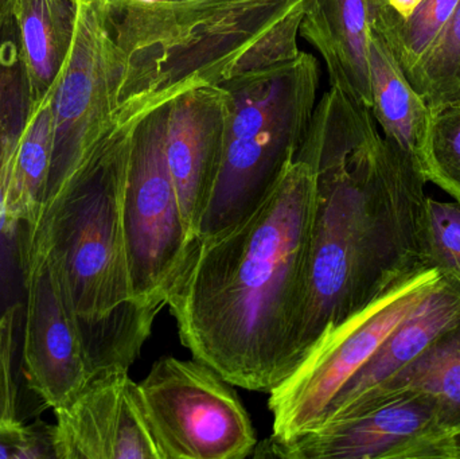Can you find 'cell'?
I'll return each instance as SVG.
<instances>
[{"mask_svg":"<svg viewBox=\"0 0 460 459\" xmlns=\"http://www.w3.org/2000/svg\"><path fill=\"white\" fill-rule=\"evenodd\" d=\"M296 158L315 172L316 207L295 369L324 333L429 267V181L386 145L370 108L330 86L316 102Z\"/></svg>","mask_w":460,"mask_h":459,"instance_id":"6da1fadb","label":"cell"},{"mask_svg":"<svg viewBox=\"0 0 460 459\" xmlns=\"http://www.w3.org/2000/svg\"><path fill=\"white\" fill-rule=\"evenodd\" d=\"M315 207V172L295 156L251 215L194 243L172 288L183 347L235 387L270 393L295 371Z\"/></svg>","mask_w":460,"mask_h":459,"instance_id":"7a4b0ae2","label":"cell"},{"mask_svg":"<svg viewBox=\"0 0 460 459\" xmlns=\"http://www.w3.org/2000/svg\"><path fill=\"white\" fill-rule=\"evenodd\" d=\"M314 0H102L123 62L119 118L132 126L185 92L299 56Z\"/></svg>","mask_w":460,"mask_h":459,"instance_id":"3957f363","label":"cell"},{"mask_svg":"<svg viewBox=\"0 0 460 459\" xmlns=\"http://www.w3.org/2000/svg\"><path fill=\"white\" fill-rule=\"evenodd\" d=\"M135 124L119 129L81 167L45 207L26 244L40 240L50 248L94 375L129 371L156 318L135 298L124 234V185Z\"/></svg>","mask_w":460,"mask_h":459,"instance_id":"277c9868","label":"cell"},{"mask_svg":"<svg viewBox=\"0 0 460 459\" xmlns=\"http://www.w3.org/2000/svg\"><path fill=\"white\" fill-rule=\"evenodd\" d=\"M167 119L164 104L135 124L123 196L135 298L156 315L169 302L194 245L167 163Z\"/></svg>","mask_w":460,"mask_h":459,"instance_id":"5b68a950","label":"cell"},{"mask_svg":"<svg viewBox=\"0 0 460 459\" xmlns=\"http://www.w3.org/2000/svg\"><path fill=\"white\" fill-rule=\"evenodd\" d=\"M75 40L53 92V158L45 207L123 128V62L102 0H75ZM43 207V210H45Z\"/></svg>","mask_w":460,"mask_h":459,"instance_id":"8992f818","label":"cell"},{"mask_svg":"<svg viewBox=\"0 0 460 459\" xmlns=\"http://www.w3.org/2000/svg\"><path fill=\"white\" fill-rule=\"evenodd\" d=\"M445 275L437 267L418 269L324 333L292 375L270 391L272 436L291 438L318 428L346 383Z\"/></svg>","mask_w":460,"mask_h":459,"instance_id":"52a82bcc","label":"cell"},{"mask_svg":"<svg viewBox=\"0 0 460 459\" xmlns=\"http://www.w3.org/2000/svg\"><path fill=\"white\" fill-rule=\"evenodd\" d=\"M162 459H245L257 446L233 385L207 364L161 358L137 384Z\"/></svg>","mask_w":460,"mask_h":459,"instance_id":"ba28073f","label":"cell"},{"mask_svg":"<svg viewBox=\"0 0 460 459\" xmlns=\"http://www.w3.org/2000/svg\"><path fill=\"white\" fill-rule=\"evenodd\" d=\"M23 371L30 390L56 410L94 376L77 315L50 248L34 240L23 253Z\"/></svg>","mask_w":460,"mask_h":459,"instance_id":"9c48e42d","label":"cell"},{"mask_svg":"<svg viewBox=\"0 0 460 459\" xmlns=\"http://www.w3.org/2000/svg\"><path fill=\"white\" fill-rule=\"evenodd\" d=\"M439 434L434 399L408 393L291 438L270 436L252 458L408 459L413 447Z\"/></svg>","mask_w":460,"mask_h":459,"instance_id":"30bf717a","label":"cell"},{"mask_svg":"<svg viewBox=\"0 0 460 459\" xmlns=\"http://www.w3.org/2000/svg\"><path fill=\"white\" fill-rule=\"evenodd\" d=\"M54 457L59 459H162L126 369L100 371L64 406L54 410Z\"/></svg>","mask_w":460,"mask_h":459,"instance_id":"8fae6325","label":"cell"},{"mask_svg":"<svg viewBox=\"0 0 460 459\" xmlns=\"http://www.w3.org/2000/svg\"><path fill=\"white\" fill-rule=\"evenodd\" d=\"M226 92L220 85L191 89L169 102L166 158L191 242L199 239L226 142Z\"/></svg>","mask_w":460,"mask_h":459,"instance_id":"7c38bea8","label":"cell"},{"mask_svg":"<svg viewBox=\"0 0 460 459\" xmlns=\"http://www.w3.org/2000/svg\"><path fill=\"white\" fill-rule=\"evenodd\" d=\"M459 318L460 280L445 275L394 326L367 363L346 383L330 404L322 425L342 417L354 404L399 374L440 331Z\"/></svg>","mask_w":460,"mask_h":459,"instance_id":"4fadbf2b","label":"cell"},{"mask_svg":"<svg viewBox=\"0 0 460 459\" xmlns=\"http://www.w3.org/2000/svg\"><path fill=\"white\" fill-rule=\"evenodd\" d=\"M300 37L321 54L330 86L372 110L367 0H314L300 24Z\"/></svg>","mask_w":460,"mask_h":459,"instance_id":"5bb4252c","label":"cell"},{"mask_svg":"<svg viewBox=\"0 0 460 459\" xmlns=\"http://www.w3.org/2000/svg\"><path fill=\"white\" fill-rule=\"evenodd\" d=\"M369 65L372 113L384 131V140L424 172L435 113L411 85L385 42L372 30Z\"/></svg>","mask_w":460,"mask_h":459,"instance_id":"9a60e30c","label":"cell"},{"mask_svg":"<svg viewBox=\"0 0 460 459\" xmlns=\"http://www.w3.org/2000/svg\"><path fill=\"white\" fill-rule=\"evenodd\" d=\"M54 88L30 108L3 175L5 212L11 224L23 234L24 247L34 236L45 207L53 158Z\"/></svg>","mask_w":460,"mask_h":459,"instance_id":"2e32d148","label":"cell"},{"mask_svg":"<svg viewBox=\"0 0 460 459\" xmlns=\"http://www.w3.org/2000/svg\"><path fill=\"white\" fill-rule=\"evenodd\" d=\"M408 393H423L434 399L442 434L459 428L460 318L440 331L399 374L365 396L338 419L369 411L394 396Z\"/></svg>","mask_w":460,"mask_h":459,"instance_id":"e0dca14e","label":"cell"},{"mask_svg":"<svg viewBox=\"0 0 460 459\" xmlns=\"http://www.w3.org/2000/svg\"><path fill=\"white\" fill-rule=\"evenodd\" d=\"M75 0L16 2L13 21L31 107L56 86L75 40Z\"/></svg>","mask_w":460,"mask_h":459,"instance_id":"ac0fdd59","label":"cell"},{"mask_svg":"<svg viewBox=\"0 0 460 459\" xmlns=\"http://www.w3.org/2000/svg\"><path fill=\"white\" fill-rule=\"evenodd\" d=\"M405 77L432 112L460 105V0L434 45Z\"/></svg>","mask_w":460,"mask_h":459,"instance_id":"d6986e66","label":"cell"},{"mask_svg":"<svg viewBox=\"0 0 460 459\" xmlns=\"http://www.w3.org/2000/svg\"><path fill=\"white\" fill-rule=\"evenodd\" d=\"M459 0H421L404 21L385 31H375L408 73L429 50L453 15Z\"/></svg>","mask_w":460,"mask_h":459,"instance_id":"ffe728a7","label":"cell"},{"mask_svg":"<svg viewBox=\"0 0 460 459\" xmlns=\"http://www.w3.org/2000/svg\"><path fill=\"white\" fill-rule=\"evenodd\" d=\"M424 174L460 201V105L435 113L424 158Z\"/></svg>","mask_w":460,"mask_h":459,"instance_id":"44dd1931","label":"cell"},{"mask_svg":"<svg viewBox=\"0 0 460 459\" xmlns=\"http://www.w3.org/2000/svg\"><path fill=\"white\" fill-rule=\"evenodd\" d=\"M427 263L460 280V201L427 197L424 212Z\"/></svg>","mask_w":460,"mask_h":459,"instance_id":"7402d4cb","label":"cell"},{"mask_svg":"<svg viewBox=\"0 0 460 459\" xmlns=\"http://www.w3.org/2000/svg\"><path fill=\"white\" fill-rule=\"evenodd\" d=\"M22 305L15 304L0 314V422L18 419V388L13 376L16 326Z\"/></svg>","mask_w":460,"mask_h":459,"instance_id":"603a6c76","label":"cell"},{"mask_svg":"<svg viewBox=\"0 0 460 459\" xmlns=\"http://www.w3.org/2000/svg\"><path fill=\"white\" fill-rule=\"evenodd\" d=\"M53 457L51 428L42 433L31 426L23 425L19 419L0 422V459Z\"/></svg>","mask_w":460,"mask_h":459,"instance_id":"cb8c5ba5","label":"cell"},{"mask_svg":"<svg viewBox=\"0 0 460 459\" xmlns=\"http://www.w3.org/2000/svg\"><path fill=\"white\" fill-rule=\"evenodd\" d=\"M421 0H367L370 29L385 31L404 21Z\"/></svg>","mask_w":460,"mask_h":459,"instance_id":"d4e9b609","label":"cell"},{"mask_svg":"<svg viewBox=\"0 0 460 459\" xmlns=\"http://www.w3.org/2000/svg\"><path fill=\"white\" fill-rule=\"evenodd\" d=\"M408 459H460V426L420 442Z\"/></svg>","mask_w":460,"mask_h":459,"instance_id":"484cf974","label":"cell"},{"mask_svg":"<svg viewBox=\"0 0 460 459\" xmlns=\"http://www.w3.org/2000/svg\"><path fill=\"white\" fill-rule=\"evenodd\" d=\"M16 2L18 0H0V29L8 22L13 21L15 15Z\"/></svg>","mask_w":460,"mask_h":459,"instance_id":"4316f807","label":"cell"},{"mask_svg":"<svg viewBox=\"0 0 460 459\" xmlns=\"http://www.w3.org/2000/svg\"><path fill=\"white\" fill-rule=\"evenodd\" d=\"M135 2L156 3V2H164V0H135Z\"/></svg>","mask_w":460,"mask_h":459,"instance_id":"83f0119b","label":"cell"}]
</instances>
